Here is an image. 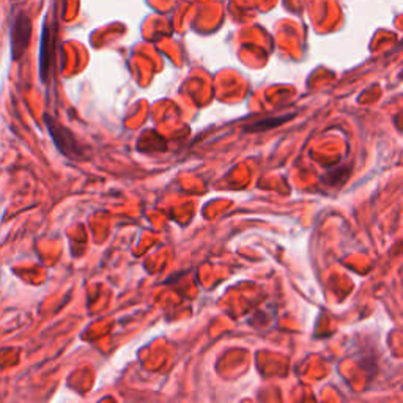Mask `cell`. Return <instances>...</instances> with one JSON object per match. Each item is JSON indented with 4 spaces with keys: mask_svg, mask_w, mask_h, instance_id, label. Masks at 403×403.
<instances>
[{
    "mask_svg": "<svg viewBox=\"0 0 403 403\" xmlns=\"http://www.w3.org/2000/svg\"><path fill=\"white\" fill-rule=\"evenodd\" d=\"M45 123L48 126L51 137L54 139L55 147L60 150V153L71 157V159H82V157H85L80 143L77 142V139L69 129H66L63 125H60L55 118H52L49 113L45 115Z\"/></svg>",
    "mask_w": 403,
    "mask_h": 403,
    "instance_id": "6da1fadb",
    "label": "cell"
},
{
    "mask_svg": "<svg viewBox=\"0 0 403 403\" xmlns=\"http://www.w3.org/2000/svg\"><path fill=\"white\" fill-rule=\"evenodd\" d=\"M52 60V46H51V35L48 25L43 27L41 35V49H39V76L43 82H48L49 79V69Z\"/></svg>",
    "mask_w": 403,
    "mask_h": 403,
    "instance_id": "3957f363",
    "label": "cell"
},
{
    "mask_svg": "<svg viewBox=\"0 0 403 403\" xmlns=\"http://www.w3.org/2000/svg\"><path fill=\"white\" fill-rule=\"evenodd\" d=\"M292 115H284V117H271V118H263V120H258L252 125H248L244 128V131L248 133H262V131H268L271 128H276L282 123H285L287 120H290Z\"/></svg>",
    "mask_w": 403,
    "mask_h": 403,
    "instance_id": "277c9868",
    "label": "cell"
},
{
    "mask_svg": "<svg viewBox=\"0 0 403 403\" xmlns=\"http://www.w3.org/2000/svg\"><path fill=\"white\" fill-rule=\"evenodd\" d=\"M32 36V22L28 19L27 14L21 13L18 14L16 21H14L11 27V59L13 60H19L24 55V52L28 48V43H30Z\"/></svg>",
    "mask_w": 403,
    "mask_h": 403,
    "instance_id": "7a4b0ae2",
    "label": "cell"
}]
</instances>
